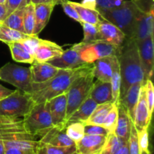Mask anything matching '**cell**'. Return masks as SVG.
Here are the masks:
<instances>
[{
  "instance_id": "obj_1",
  "label": "cell",
  "mask_w": 154,
  "mask_h": 154,
  "mask_svg": "<svg viewBox=\"0 0 154 154\" xmlns=\"http://www.w3.org/2000/svg\"><path fill=\"white\" fill-rule=\"evenodd\" d=\"M117 57L121 75L120 99L131 85L136 83L144 84V72L135 39L126 38L123 45L119 48Z\"/></svg>"
},
{
  "instance_id": "obj_2",
  "label": "cell",
  "mask_w": 154,
  "mask_h": 154,
  "mask_svg": "<svg viewBox=\"0 0 154 154\" xmlns=\"http://www.w3.org/2000/svg\"><path fill=\"white\" fill-rule=\"evenodd\" d=\"M91 64L85 63L73 69H59L58 72L49 81L33 84L31 96L35 104L48 102L59 95L66 93L74 80Z\"/></svg>"
},
{
  "instance_id": "obj_3",
  "label": "cell",
  "mask_w": 154,
  "mask_h": 154,
  "mask_svg": "<svg viewBox=\"0 0 154 154\" xmlns=\"http://www.w3.org/2000/svg\"><path fill=\"white\" fill-rule=\"evenodd\" d=\"M0 140L5 150L15 148L32 153L38 144V138L26 132L21 117L0 116Z\"/></svg>"
},
{
  "instance_id": "obj_4",
  "label": "cell",
  "mask_w": 154,
  "mask_h": 154,
  "mask_svg": "<svg viewBox=\"0 0 154 154\" xmlns=\"http://www.w3.org/2000/svg\"><path fill=\"white\" fill-rule=\"evenodd\" d=\"M138 9L133 0L123 2L120 6L111 9L96 8L100 15L120 29L127 38L133 39L135 29V17Z\"/></svg>"
},
{
  "instance_id": "obj_5",
  "label": "cell",
  "mask_w": 154,
  "mask_h": 154,
  "mask_svg": "<svg viewBox=\"0 0 154 154\" xmlns=\"http://www.w3.org/2000/svg\"><path fill=\"white\" fill-rule=\"evenodd\" d=\"M93 63L78 75L66 92L67 98V112L66 121L71 114L84 102L89 96L93 84L94 76L92 72Z\"/></svg>"
},
{
  "instance_id": "obj_6",
  "label": "cell",
  "mask_w": 154,
  "mask_h": 154,
  "mask_svg": "<svg viewBox=\"0 0 154 154\" xmlns=\"http://www.w3.org/2000/svg\"><path fill=\"white\" fill-rule=\"evenodd\" d=\"M23 120L26 132L38 138L54 126L47 102L35 104Z\"/></svg>"
},
{
  "instance_id": "obj_7",
  "label": "cell",
  "mask_w": 154,
  "mask_h": 154,
  "mask_svg": "<svg viewBox=\"0 0 154 154\" xmlns=\"http://www.w3.org/2000/svg\"><path fill=\"white\" fill-rule=\"evenodd\" d=\"M34 105L31 94L15 90L11 94L0 100V116L23 117Z\"/></svg>"
},
{
  "instance_id": "obj_8",
  "label": "cell",
  "mask_w": 154,
  "mask_h": 154,
  "mask_svg": "<svg viewBox=\"0 0 154 154\" xmlns=\"http://www.w3.org/2000/svg\"><path fill=\"white\" fill-rule=\"evenodd\" d=\"M0 80L11 84L23 93H32V81L29 68L7 63L0 68Z\"/></svg>"
},
{
  "instance_id": "obj_9",
  "label": "cell",
  "mask_w": 154,
  "mask_h": 154,
  "mask_svg": "<svg viewBox=\"0 0 154 154\" xmlns=\"http://www.w3.org/2000/svg\"><path fill=\"white\" fill-rule=\"evenodd\" d=\"M74 46L79 51L81 59L86 63H93L96 60L108 56L117 55L119 48L102 41L80 42Z\"/></svg>"
},
{
  "instance_id": "obj_10",
  "label": "cell",
  "mask_w": 154,
  "mask_h": 154,
  "mask_svg": "<svg viewBox=\"0 0 154 154\" xmlns=\"http://www.w3.org/2000/svg\"><path fill=\"white\" fill-rule=\"evenodd\" d=\"M138 46L141 66L144 72V82L152 80L154 66V45L153 35L142 41H135Z\"/></svg>"
},
{
  "instance_id": "obj_11",
  "label": "cell",
  "mask_w": 154,
  "mask_h": 154,
  "mask_svg": "<svg viewBox=\"0 0 154 154\" xmlns=\"http://www.w3.org/2000/svg\"><path fill=\"white\" fill-rule=\"evenodd\" d=\"M96 26L99 32V41L111 44L118 48L123 45L126 39L127 38L120 29L105 20L102 15L99 17V23L96 25Z\"/></svg>"
},
{
  "instance_id": "obj_12",
  "label": "cell",
  "mask_w": 154,
  "mask_h": 154,
  "mask_svg": "<svg viewBox=\"0 0 154 154\" xmlns=\"http://www.w3.org/2000/svg\"><path fill=\"white\" fill-rule=\"evenodd\" d=\"M54 126L66 129L67 98L66 93L53 98L47 102Z\"/></svg>"
},
{
  "instance_id": "obj_13",
  "label": "cell",
  "mask_w": 154,
  "mask_h": 154,
  "mask_svg": "<svg viewBox=\"0 0 154 154\" xmlns=\"http://www.w3.org/2000/svg\"><path fill=\"white\" fill-rule=\"evenodd\" d=\"M60 69H73L85 64L75 46L63 51V54L47 62Z\"/></svg>"
},
{
  "instance_id": "obj_14",
  "label": "cell",
  "mask_w": 154,
  "mask_h": 154,
  "mask_svg": "<svg viewBox=\"0 0 154 154\" xmlns=\"http://www.w3.org/2000/svg\"><path fill=\"white\" fill-rule=\"evenodd\" d=\"M150 35H153V11L147 13L138 9L135 17L134 39L142 41Z\"/></svg>"
},
{
  "instance_id": "obj_15",
  "label": "cell",
  "mask_w": 154,
  "mask_h": 154,
  "mask_svg": "<svg viewBox=\"0 0 154 154\" xmlns=\"http://www.w3.org/2000/svg\"><path fill=\"white\" fill-rule=\"evenodd\" d=\"M107 136L84 135L75 143L77 154H101Z\"/></svg>"
},
{
  "instance_id": "obj_16",
  "label": "cell",
  "mask_w": 154,
  "mask_h": 154,
  "mask_svg": "<svg viewBox=\"0 0 154 154\" xmlns=\"http://www.w3.org/2000/svg\"><path fill=\"white\" fill-rule=\"evenodd\" d=\"M150 121H151V119L149 115L148 107L146 102L144 87L142 84L141 90H140L139 98H138V102H137L135 111H134V117L132 122L137 132H139L142 130L144 128L148 127L150 126Z\"/></svg>"
},
{
  "instance_id": "obj_17",
  "label": "cell",
  "mask_w": 154,
  "mask_h": 154,
  "mask_svg": "<svg viewBox=\"0 0 154 154\" xmlns=\"http://www.w3.org/2000/svg\"><path fill=\"white\" fill-rule=\"evenodd\" d=\"M38 141L43 144L55 147H66L75 145V143L66 135L65 129L57 126H53L39 138Z\"/></svg>"
},
{
  "instance_id": "obj_18",
  "label": "cell",
  "mask_w": 154,
  "mask_h": 154,
  "mask_svg": "<svg viewBox=\"0 0 154 154\" xmlns=\"http://www.w3.org/2000/svg\"><path fill=\"white\" fill-rule=\"evenodd\" d=\"M64 50L54 42L42 39L34 53V60L38 63H47L63 54Z\"/></svg>"
},
{
  "instance_id": "obj_19",
  "label": "cell",
  "mask_w": 154,
  "mask_h": 154,
  "mask_svg": "<svg viewBox=\"0 0 154 154\" xmlns=\"http://www.w3.org/2000/svg\"><path fill=\"white\" fill-rule=\"evenodd\" d=\"M29 69L33 84H39L49 81L60 69L48 63H38L35 60Z\"/></svg>"
},
{
  "instance_id": "obj_20",
  "label": "cell",
  "mask_w": 154,
  "mask_h": 154,
  "mask_svg": "<svg viewBox=\"0 0 154 154\" xmlns=\"http://www.w3.org/2000/svg\"><path fill=\"white\" fill-rule=\"evenodd\" d=\"M117 55L108 56L96 60L93 63L92 72L97 80L104 82H110L114 63Z\"/></svg>"
},
{
  "instance_id": "obj_21",
  "label": "cell",
  "mask_w": 154,
  "mask_h": 154,
  "mask_svg": "<svg viewBox=\"0 0 154 154\" xmlns=\"http://www.w3.org/2000/svg\"><path fill=\"white\" fill-rule=\"evenodd\" d=\"M117 105H118V117H117V124L114 133L119 138L128 141L133 122L128 111H126V108L120 100L117 101Z\"/></svg>"
},
{
  "instance_id": "obj_22",
  "label": "cell",
  "mask_w": 154,
  "mask_h": 154,
  "mask_svg": "<svg viewBox=\"0 0 154 154\" xmlns=\"http://www.w3.org/2000/svg\"><path fill=\"white\" fill-rule=\"evenodd\" d=\"M56 4L54 3H41L35 5V23L33 35H38L43 30L49 22L50 17L52 14Z\"/></svg>"
},
{
  "instance_id": "obj_23",
  "label": "cell",
  "mask_w": 154,
  "mask_h": 154,
  "mask_svg": "<svg viewBox=\"0 0 154 154\" xmlns=\"http://www.w3.org/2000/svg\"><path fill=\"white\" fill-rule=\"evenodd\" d=\"M89 96L93 99L97 105L114 102L111 83L97 80L93 83Z\"/></svg>"
},
{
  "instance_id": "obj_24",
  "label": "cell",
  "mask_w": 154,
  "mask_h": 154,
  "mask_svg": "<svg viewBox=\"0 0 154 154\" xmlns=\"http://www.w3.org/2000/svg\"><path fill=\"white\" fill-rule=\"evenodd\" d=\"M97 103L90 96L84 100V102L71 114L68 118L66 124L72 122H82L84 123L88 120L89 117L97 106Z\"/></svg>"
},
{
  "instance_id": "obj_25",
  "label": "cell",
  "mask_w": 154,
  "mask_h": 154,
  "mask_svg": "<svg viewBox=\"0 0 154 154\" xmlns=\"http://www.w3.org/2000/svg\"><path fill=\"white\" fill-rule=\"evenodd\" d=\"M142 84V83H136L131 85L126 90L124 96L119 99L121 103L124 105L132 120L134 117V111H135V106L139 98L140 90H141Z\"/></svg>"
},
{
  "instance_id": "obj_26",
  "label": "cell",
  "mask_w": 154,
  "mask_h": 154,
  "mask_svg": "<svg viewBox=\"0 0 154 154\" xmlns=\"http://www.w3.org/2000/svg\"><path fill=\"white\" fill-rule=\"evenodd\" d=\"M11 57L14 61L18 63H29L32 64L34 61L33 56L29 52L25 45L21 42H15L8 44Z\"/></svg>"
},
{
  "instance_id": "obj_27",
  "label": "cell",
  "mask_w": 154,
  "mask_h": 154,
  "mask_svg": "<svg viewBox=\"0 0 154 154\" xmlns=\"http://www.w3.org/2000/svg\"><path fill=\"white\" fill-rule=\"evenodd\" d=\"M114 102H108L98 105L88 120L85 121L84 125H98L102 126L105 117L108 115L110 110L112 108Z\"/></svg>"
},
{
  "instance_id": "obj_28",
  "label": "cell",
  "mask_w": 154,
  "mask_h": 154,
  "mask_svg": "<svg viewBox=\"0 0 154 154\" xmlns=\"http://www.w3.org/2000/svg\"><path fill=\"white\" fill-rule=\"evenodd\" d=\"M69 2L77 11L83 23H87L93 24L96 26L99 23L100 14L96 9L92 10V9L87 8L83 7L80 3L75 2L69 1Z\"/></svg>"
},
{
  "instance_id": "obj_29",
  "label": "cell",
  "mask_w": 154,
  "mask_h": 154,
  "mask_svg": "<svg viewBox=\"0 0 154 154\" xmlns=\"http://www.w3.org/2000/svg\"><path fill=\"white\" fill-rule=\"evenodd\" d=\"M29 35L9 28L7 26L0 23V42H4L6 45L15 42H20L26 38Z\"/></svg>"
},
{
  "instance_id": "obj_30",
  "label": "cell",
  "mask_w": 154,
  "mask_h": 154,
  "mask_svg": "<svg viewBox=\"0 0 154 154\" xmlns=\"http://www.w3.org/2000/svg\"><path fill=\"white\" fill-rule=\"evenodd\" d=\"M34 154H77L75 145L72 147H60L43 144L38 141Z\"/></svg>"
},
{
  "instance_id": "obj_31",
  "label": "cell",
  "mask_w": 154,
  "mask_h": 154,
  "mask_svg": "<svg viewBox=\"0 0 154 154\" xmlns=\"http://www.w3.org/2000/svg\"><path fill=\"white\" fill-rule=\"evenodd\" d=\"M24 8H23L17 9V10L11 13L2 23L4 25L9 27V28H11L13 29L17 30V31L25 33L23 26Z\"/></svg>"
},
{
  "instance_id": "obj_32",
  "label": "cell",
  "mask_w": 154,
  "mask_h": 154,
  "mask_svg": "<svg viewBox=\"0 0 154 154\" xmlns=\"http://www.w3.org/2000/svg\"><path fill=\"white\" fill-rule=\"evenodd\" d=\"M110 83H111V85L114 102H116L120 99V89H121V75H120V66H119L117 57L114 60V67H113V71L112 74H111Z\"/></svg>"
},
{
  "instance_id": "obj_33",
  "label": "cell",
  "mask_w": 154,
  "mask_h": 154,
  "mask_svg": "<svg viewBox=\"0 0 154 154\" xmlns=\"http://www.w3.org/2000/svg\"><path fill=\"white\" fill-rule=\"evenodd\" d=\"M126 141H127L117 137L114 132H110L107 135L106 141L101 154H114Z\"/></svg>"
},
{
  "instance_id": "obj_34",
  "label": "cell",
  "mask_w": 154,
  "mask_h": 154,
  "mask_svg": "<svg viewBox=\"0 0 154 154\" xmlns=\"http://www.w3.org/2000/svg\"><path fill=\"white\" fill-rule=\"evenodd\" d=\"M35 23V5L29 2L23 11V26L26 35H33Z\"/></svg>"
},
{
  "instance_id": "obj_35",
  "label": "cell",
  "mask_w": 154,
  "mask_h": 154,
  "mask_svg": "<svg viewBox=\"0 0 154 154\" xmlns=\"http://www.w3.org/2000/svg\"><path fill=\"white\" fill-rule=\"evenodd\" d=\"M66 133L75 143L79 141L84 137V124L82 122H72L66 124Z\"/></svg>"
},
{
  "instance_id": "obj_36",
  "label": "cell",
  "mask_w": 154,
  "mask_h": 154,
  "mask_svg": "<svg viewBox=\"0 0 154 154\" xmlns=\"http://www.w3.org/2000/svg\"><path fill=\"white\" fill-rule=\"evenodd\" d=\"M117 117H118V105L117 102H114L112 108L110 110L108 115L105 117L102 126L106 128L110 132H114L117 124Z\"/></svg>"
},
{
  "instance_id": "obj_37",
  "label": "cell",
  "mask_w": 154,
  "mask_h": 154,
  "mask_svg": "<svg viewBox=\"0 0 154 154\" xmlns=\"http://www.w3.org/2000/svg\"><path fill=\"white\" fill-rule=\"evenodd\" d=\"M81 26L84 29L83 42H91L99 41V32H98L97 26L96 25L87 23H83Z\"/></svg>"
},
{
  "instance_id": "obj_38",
  "label": "cell",
  "mask_w": 154,
  "mask_h": 154,
  "mask_svg": "<svg viewBox=\"0 0 154 154\" xmlns=\"http://www.w3.org/2000/svg\"><path fill=\"white\" fill-rule=\"evenodd\" d=\"M145 92V99L148 107L149 115L150 119H152V115L153 113L154 108V87L152 80H147L144 84H143Z\"/></svg>"
},
{
  "instance_id": "obj_39",
  "label": "cell",
  "mask_w": 154,
  "mask_h": 154,
  "mask_svg": "<svg viewBox=\"0 0 154 154\" xmlns=\"http://www.w3.org/2000/svg\"><path fill=\"white\" fill-rule=\"evenodd\" d=\"M128 147H129V154H140L138 132L133 124H132L130 135H129V139H128Z\"/></svg>"
},
{
  "instance_id": "obj_40",
  "label": "cell",
  "mask_w": 154,
  "mask_h": 154,
  "mask_svg": "<svg viewBox=\"0 0 154 154\" xmlns=\"http://www.w3.org/2000/svg\"><path fill=\"white\" fill-rule=\"evenodd\" d=\"M109 133V131L102 126H98V125H84V134L85 135L107 136Z\"/></svg>"
},
{
  "instance_id": "obj_41",
  "label": "cell",
  "mask_w": 154,
  "mask_h": 154,
  "mask_svg": "<svg viewBox=\"0 0 154 154\" xmlns=\"http://www.w3.org/2000/svg\"><path fill=\"white\" fill-rule=\"evenodd\" d=\"M29 2L30 0H6L5 5L7 8V17L17 9L23 8Z\"/></svg>"
},
{
  "instance_id": "obj_42",
  "label": "cell",
  "mask_w": 154,
  "mask_h": 154,
  "mask_svg": "<svg viewBox=\"0 0 154 154\" xmlns=\"http://www.w3.org/2000/svg\"><path fill=\"white\" fill-rule=\"evenodd\" d=\"M138 144L140 151L149 150V126L138 132Z\"/></svg>"
},
{
  "instance_id": "obj_43",
  "label": "cell",
  "mask_w": 154,
  "mask_h": 154,
  "mask_svg": "<svg viewBox=\"0 0 154 154\" xmlns=\"http://www.w3.org/2000/svg\"><path fill=\"white\" fill-rule=\"evenodd\" d=\"M60 5H61L62 7H63V11H64L65 13H66L69 17L72 18V19L78 21L79 23H81V25L83 23V21L81 20V18H80L77 11L75 10V9L72 7V5L69 2V0H63V1L60 3Z\"/></svg>"
},
{
  "instance_id": "obj_44",
  "label": "cell",
  "mask_w": 154,
  "mask_h": 154,
  "mask_svg": "<svg viewBox=\"0 0 154 154\" xmlns=\"http://www.w3.org/2000/svg\"><path fill=\"white\" fill-rule=\"evenodd\" d=\"M138 9L144 12L153 11V0H133Z\"/></svg>"
},
{
  "instance_id": "obj_45",
  "label": "cell",
  "mask_w": 154,
  "mask_h": 154,
  "mask_svg": "<svg viewBox=\"0 0 154 154\" xmlns=\"http://www.w3.org/2000/svg\"><path fill=\"white\" fill-rule=\"evenodd\" d=\"M96 8L103 9H111L115 8L114 0H96Z\"/></svg>"
},
{
  "instance_id": "obj_46",
  "label": "cell",
  "mask_w": 154,
  "mask_h": 154,
  "mask_svg": "<svg viewBox=\"0 0 154 154\" xmlns=\"http://www.w3.org/2000/svg\"><path fill=\"white\" fill-rule=\"evenodd\" d=\"M83 7L87 8L96 10V0H82L80 3Z\"/></svg>"
},
{
  "instance_id": "obj_47",
  "label": "cell",
  "mask_w": 154,
  "mask_h": 154,
  "mask_svg": "<svg viewBox=\"0 0 154 154\" xmlns=\"http://www.w3.org/2000/svg\"><path fill=\"white\" fill-rule=\"evenodd\" d=\"M14 92V90H10V89H8L6 87H5L4 86H2V84H0V100L3 99L4 98L7 97L9 95L11 94Z\"/></svg>"
},
{
  "instance_id": "obj_48",
  "label": "cell",
  "mask_w": 154,
  "mask_h": 154,
  "mask_svg": "<svg viewBox=\"0 0 154 154\" xmlns=\"http://www.w3.org/2000/svg\"><path fill=\"white\" fill-rule=\"evenodd\" d=\"M4 154H34V153L25 151V150H19V149L8 148L5 150Z\"/></svg>"
},
{
  "instance_id": "obj_49",
  "label": "cell",
  "mask_w": 154,
  "mask_h": 154,
  "mask_svg": "<svg viewBox=\"0 0 154 154\" xmlns=\"http://www.w3.org/2000/svg\"><path fill=\"white\" fill-rule=\"evenodd\" d=\"M63 0H30L32 4H41V3H54V4H60Z\"/></svg>"
},
{
  "instance_id": "obj_50",
  "label": "cell",
  "mask_w": 154,
  "mask_h": 154,
  "mask_svg": "<svg viewBox=\"0 0 154 154\" xmlns=\"http://www.w3.org/2000/svg\"><path fill=\"white\" fill-rule=\"evenodd\" d=\"M7 17V8L5 4H0V23Z\"/></svg>"
},
{
  "instance_id": "obj_51",
  "label": "cell",
  "mask_w": 154,
  "mask_h": 154,
  "mask_svg": "<svg viewBox=\"0 0 154 154\" xmlns=\"http://www.w3.org/2000/svg\"><path fill=\"white\" fill-rule=\"evenodd\" d=\"M114 154H129V147H128V141H126L120 149Z\"/></svg>"
},
{
  "instance_id": "obj_52",
  "label": "cell",
  "mask_w": 154,
  "mask_h": 154,
  "mask_svg": "<svg viewBox=\"0 0 154 154\" xmlns=\"http://www.w3.org/2000/svg\"><path fill=\"white\" fill-rule=\"evenodd\" d=\"M5 153V147L2 140H0V154H4Z\"/></svg>"
},
{
  "instance_id": "obj_53",
  "label": "cell",
  "mask_w": 154,
  "mask_h": 154,
  "mask_svg": "<svg viewBox=\"0 0 154 154\" xmlns=\"http://www.w3.org/2000/svg\"><path fill=\"white\" fill-rule=\"evenodd\" d=\"M123 2V0H114V5H115V7H118L122 4Z\"/></svg>"
},
{
  "instance_id": "obj_54",
  "label": "cell",
  "mask_w": 154,
  "mask_h": 154,
  "mask_svg": "<svg viewBox=\"0 0 154 154\" xmlns=\"http://www.w3.org/2000/svg\"><path fill=\"white\" fill-rule=\"evenodd\" d=\"M140 154H150V150H142V151H140Z\"/></svg>"
},
{
  "instance_id": "obj_55",
  "label": "cell",
  "mask_w": 154,
  "mask_h": 154,
  "mask_svg": "<svg viewBox=\"0 0 154 154\" xmlns=\"http://www.w3.org/2000/svg\"><path fill=\"white\" fill-rule=\"evenodd\" d=\"M6 0H0V4H5Z\"/></svg>"
}]
</instances>
